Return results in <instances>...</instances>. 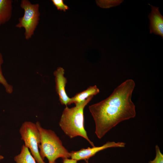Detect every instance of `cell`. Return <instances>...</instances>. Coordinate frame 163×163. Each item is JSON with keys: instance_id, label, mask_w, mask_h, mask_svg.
Returning <instances> with one entry per match:
<instances>
[{"instance_id": "12", "label": "cell", "mask_w": 163, "mask_h": 163, "mask_svg": "<svg viewBox=\"0 0 163 163\" xmlns=\"http://www.w3.org/2000/svg\"><path fill=\"white\" fill-rule=\"evenodd\" d=\"M3 62V56L0 52V84L4 86L6 91L8 93L11 94L13 91V87L8 82L3 74L2 66Z\"/></svg>"}, {"instance_id": "5", "label": "cell", "mask_w": 163, "mask_h": 163, "mask_svg": "<svg viewBox=\"0 0 163 163\" xmlns=\"http://www.w3.org/2000/svg\"><path fill=\"white\" fill-rule=\"evenodd\" d=\"M21 139L28 148L37 163H46L41 158L39 149L41 143L40 133L36 124L26 121L23 123L19 129Z\"/></svg>"}, {"instance_id": "3", "label": "cell", "mask_w": 163, "mask_h": 163, "mask_svg": "<svg viewBox=\"0 0 163 163\" xmlns=\"http://www.w3.org/2000/svg\"><path fill=\"white\" fill-rule=\"evenodd\" d=\"M36 124L41 136V143L39 146V153L43 160L46 157L48 163H55L59 158L70 157V152L63 146L62 141L54 131L42 127L38 121Z\"/></svg>"}, {"instance_id": "16", "label": "cell", "mask_w": 163, "mask_h": 163, "mask_svg": "<svg viewBox=\"0 0 163 163\" xmlns=\"http://www.w3.org/2000/svg\"><path fill=\"white\" fill-rule=\"evenodd\" d=\"M63 163H77V161L69 158H65L63 159Z\"/></svg>"}, {"instance_id": "15", "label": "cell", "mask_w": 163, "mask_h": 163, "mask_svg": "<svg viewBox=\"0 0 163 163\" xmlns=\"http://www.w3.org/2000/svg\"><path fill=\"white\" fill-rule=\"evenodd\" d=\"M52 1L58 10L65 11L69 9L68 6L64 4L63 0H52Z\"/></svg>"}, {"instance_id": "18", "label": "cell", "mask_w": 163, "mask_h": 163, "mask_svg": "<svg viewBox=\"0 0 163 163\" xmlns=\"http://www.w3.org/2000/svg\"><path fill=\"white\" fill-rule=\"evenodd\" d=\"M87 163H89L88 162H87Z\"/></svg>"}, {"instance_id": "2", "label": "cell", "mask_w": 163, "mask_h": 163, "mask_svg": "<svg viewBox=\"0 0 163 163\" xmlns=\"http://www.w3.org/2000/svg\"><path fill=\"white\" fill-rule=\"evenodd\" d=\"M93 97H90L71 108L66 106L62 112L59 123L62 130L70 138L82 137L92 147L95 146L94 144L89 139L84 127V110Z\"/></svg>"}, {"instance_id": "8", "label": "cell", "mask_w": 163, "mask_h": 163, "mask_svg": "<svg viewBox=\"0 0 163 163\" xmlns=\"http://www.w3.org/2000/svg\"><path fill=\"white\" fill-rule=\"evenodd\" d=\"M151 11L148 18L149 21L150 33L159 35L163 38V16L159 10V7L151 5Z\"/></svg>"}, {"instance_id": "10", "label": "cell", "mask_w": 163, "mask_h": 163, "mask_svg": "<svg viewBox=\"0 0 163 163\" xmlns=\"http://www.w3.org/2000/svg\"><path fill=\"white\" fill-rule=\"evenodd\" d=\"M100 90L96 85L90 86L86 90L77 93L71 98L69 105L73 103L76 105L81 103L91 96H93L99 93Z\"/></svg>"}, {"instance_id": "1", "label": "cell", "mask_w": 163, "mask_h": 163, "mask_svg": "<svg viewBox=\"0 0 163 163\" xmlns=\"http://www.w3.org/2000/svg\"><path fill=\"white\" fill-rule=\"evenodd\" d=\"M135 86L133 80L127 79L107 98L89 106L95 122V133L98 139L120 122L135 117V106L131 100Z\"/></svg>"}, {"instance_id": "4", "label": "cell", "mask_w": 163, "mask_h": 163, "mask_svg": "<svg viewBox=\"0 0 163 163\" xmlns=\"http://www.w3.org/2000/svg\"><path fill=\"white\" fill-rule=\"evenodd\" d=\"M20 7L24 10V14L19 18V22L15 26L18 28H24L25 38L28 40L34 35L39 23V5L32 4L28 0H22Z\"/></svg>"}, {"instance_id": "14", "label": "cell", "mask_w": 163, "mask_h": 163, "mask_svg": "<svg viewBox=\"0 0 163 163\" xmlns=\"http://www.w3.org/2000/svg\"><path fill=\"white\" fill-rule=\"evenodd\" d=\"M156 156L153 160H150L148 163H163V155L161 152L159 146L156 145L155 147Z\"/></svg>"}, {"instance_id": "7", "label": "cell", "mask_w": 163, "mask_h": 163, "mask_svg": "<svg viewBox=\"0 0 163 163\" xmlns=\"http://www.w3.org/2000/svg\"><path fill=\"white\" fill-rule=\"evenodd\" d=\"M65 71L61 67H58L53 72L56 84V90L61 103L66 106L69 105L71 98L67 95L65 87L67 81L64 76Z\"/></svg>"}, {"instance_id": "13", "label": "cell", "mask_w": 163, "mask_h": 163, "mask_svg": "<svg viewBox=\"0 0 163 163\" xmlns=\"http://www.w3.org/2000/svg\"><path fill=\"white\" fill-rule=\"evenodd\" d=\"M123 0H97V5L103 8H108L120 5Z\"/></svg>"}, {"instance_id": "11", "label": "cell", "mask_w": 163, "mask_h": 163, "mask_svg": "<svg viewBox=\"0 0 163 163\" xmlns=\"http://www.w3.org/2000/svg\"><path fill=\"white\" fill-rule=\"evenodd\" d=\"M14 159L16 163H36L29 149L24 144L21 147L20 153L15 156Z\"/></svg>"}, {"instance_id": "9", "label": "cell", "mask_w": 163, "mask_h": 163, "mask_svg": "<svg viewBox=\"0 0 163 163\" xmlns=\"http://www.w3.org/2000/svg\"><path fill=\"white\" fill-rule=\"evenodd\" d=\"M13 2L12 0H0V27L11 19Z\"/></svg>"}, {"instance_id": "17", "label": "cell", "mask_w": 163, "mask_h": 163, "mask_svg": "<svg viewBox=\"0 0 163 163\" xmlns=\"http://www.w3.org/2000/svg\"><path fill=\"white\" fill-rule=\"evenodd\" d=\"M4 158V156L0 155V161Z\"/></svg>"}, {"instance_id": "6", "label": "cell", "mask_w": 163, "mask_h": 163, "mask_svg": "<svg viewBox=\"0 0 163 163\" xmlns=\"http://www.w3.org/2000/svg\"><path fill=\"white\" fill-rule=\"evenodd\" d=\"M126 143L123 142L109 141L100 146H94L91 148L82 149L78 151H72L70 152V157L77 161L85 160L88 162V159L101 151L109 148L124 147Z\"/></svg>"}]
</instances>
